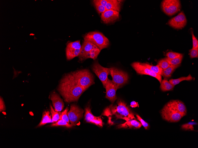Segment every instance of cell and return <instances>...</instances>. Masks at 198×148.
I'll return each mask as SVG.
<instances>
[{
    "label": "cell",
    "mask_w": 198,
    "mask_h": 148,
    "mask_svg": "<svg viewBox=\"0 0 198 148\" xmlns=\"http://www.w3.org/2000/svg\"><path fill=\"white\" fill-rule=\"evenodd\" d=\"M190 56L191 58H198V49L192 48L189 50Z\"/></svg>",
    "instance_id": "obj_35"
},
{
    "label": "cell",
    "mask_w": 198,
    "mask_h": 148,
    "mask_svg": "<svg viewBox=\"0 0 198 148\" xmlns=\"http://www.w3.org/2000/svg\"><path fill=\"white\" fill-rule=\"evenodd\" d=\"M138 105V103L135 101H132L130 103V106L132 108H135Z\"/></svg>",
    "instance_id": "obj_40"
},
{
    "label": "cell",
    "mask_w": 198,
    "mask_h": 148,
    "mask_svg": "<svg viewBox=\"0 0 198 148\" xmlns=\"http://www.w3.org/2000/svg\"><path fill=\"white\" fill-rule=\"evenodd\" d=\"M96 1L102 6H106L109 0H95Z\"/></svg>",
    "instance_id": "obj_39"
},
{
    "label": "cell",
    "mask_w": 198,
    "mask_h": 148,
    "mask_svg": "<svg viewBox=\"0 0 198 148\" xmlns=\"http://www.w3.org/2000/svg\"><path fill=\"white\" fill-rule=\"evenodd\" d=\"M84 111L75 104H72L67 114L71 124L75 126L82 117Z\"/></svg>",
    "instance_id": "obj_12"
},
{
    "label": "cell",
    "mask_w": 198,
    "mask_h": 148,
    "mask_svg": "<svg viewBox=\"0 0 198 148\" xmlns=\"http://www.w3.org/2000/svg\"><path fill=\"white\" fill-rule=\"evenodd\" d=\"M106 115H114L116 119H121L126 121L136 119L134 114L126 103L121 100H119L117 104L113 106L111 105L106 109Z\"/></svg>",
    "instance_id": "obj_2"
},
{
    "label": "cell",
    "mask_w": 198,
    "mask_h": 148,
    "mask_svg": "<svg viewBox=\"0 0 198 148\" xmlns=\"http://www.w3.org/2000/svg\"><path fill=\"white\" fill-rule=\"evenodd\" d=\"M122 1L117 0H109L106 5V10H113L119 12Z\"/></svg>",
    "instance_id": "obj_19"
},
{
    "label": "cell",
    "mask_w": 198,
    "mask_h": 148,
    "mask_svg": "<svg viewBox=\"0 0 198 148\" xmlns=\"http://www.w3.org/2000/svg\"><path fill=\"white\" fill-rule=\"evenodd\" d=\"M92 2L94 5L99 14H101L106 10L105 6H102L96 2L95 0H93Z\"/></svg>",
    "instance_id": "obj_29"
},
{
    "label": "cell",
    "mask_w": 198,
    "mask_h": 148,
    "mask_svg": "<svg viewBox=\"0 0 198 148\" xmlns=\"http://www.w3.org/2000/svg\"><path fill=\"white\" fill-rule=\"evenodd\" d=\"M50 112L52 115V122H56L60 119L61 113L56 111L51 105H50Z\"/></svg>",
    "instance_id": "obj_27"
},
{
    "label": "cell",
    "mask_w": 198,
    "mask_h": 148,
    "mask_svg": "<svg viewBox=\"0 0 198 148\" xmlns=\"http://www.w3.org/2000/svg\"><path fill=\"white\" fill-rule=\"evenodd\" d=\"M96 116L93 115L91 113L89 105L87 106L85 108L84 119L85 121L88 123H91L92 120Z\"/></svg>",
    "instance_id": "obj_23"
},
{
    "label": "cell",
    "mask_w": 198,
    "mask_h": 148,
    "mask_svg": "<svg viewBox=\"0 0 198 148\" xmlns=\"http://www.w3.org/2000/svg\"><path fill=\"white\" fill-rule=\"evenodd\" d=\"M167 104L180 113L183 117L186 115L187 112L186 107L181 101L177 100H173L170 101Z\"/></svg>",
    "instance_id": "obj_17"
},
{
    "label": "cell",
    "mask_w": 198,
    "mask_h": 148,
    "mask_svg": "<svg viewBox=\"0 0 198 148\" xmlns=\"http://www.w3.org/2000/svg\"><path fill=\"white\" fill-rule=\"evenodd\" d=\"M92 69L101 82L105 87L108 79V76L110 74L109 68L104 67L101 66L98 61H96L92 65Z\"/></svg>",
    "instance_id": "obj_8"
},
{
    "label": "cell",
    "mask_w": 198,
    "mask_h": 148,
    "mask_svg": "<svg viewBox=\"0 0 198 148\" xmlns=\"http://www.w3.org/2000/svg\"><path fill=\"white\" fill-rule=\"evenodd\" d=\"M104 88L106 91V98L111 102L114 103L117 99L116 92L117 89L112 80L108 79Z\"/></svg>",
    "instance_id": "obj_15"
},
{
    "label": "cell",
    "mask_w": 198,
    "mask_h": 148,
    "mask_svg": "<svg viewBox=\"0 0 198 148\" xmlns=\"http://www.w3.org/2000/svg\"><path fill=\"white\" fill-rule=\"evenodd\" d=\"M68 110V108L67 107L66 109L61 113L60 119L63 120L69 123V120L68 116L67 113Z\"/></svg>",
    "instance_id": "obj_31"
},
{
    "label": "cell",
    "mask_w": 198,
    "mask_h": 148,
    "mask_svg": "<svg viewBox=\"0 0 198 148\" xmlns=\"http://www.w3.org/2000/svg\"><path fill=\"white\" fill-rule=\"evenodd\" d=\"M131 65L138 74L147 75L154 77L156 78L161 84L162 81L161 75L156 74L149 69L143 65L142 63L135 62L132 63Z\"/></svg>",
    "instance_id": "obj_11"
},
{
    "label": "cell",
    "mask_w": 198,
    "mask_h": 148,
    "mask_svg": "<svg viewBox=\"0 0 198 148\" xmlns=\"http://www.w3.org/2000/svg\"><path fill=\"white\" fill-rule=\"evenodd\" d=\"M161 8L164 12L169 16H172L178 12L181 8L178 0H164L161 3Z\"/></svg>",
    "instance_id": "obj_7"
},
{
    "label": "cell",
    "mask_w": 198,
    "mask_h": 148,
    "mask_svg": "<svg viewBox=\"0 0 198 148\" xmlns=\"http://www.w3.org/2000/svg\"><path fill=\"white\" fill-rule=\"evenodd\" d=\"M183 58V55H182L180 56L173 59H170L166 57L165 58V59L167 61L170 65H176L180 64Z\"/></svg>",
    "instance_id": "obj_26"
},
{
    "label": "cell",
    "mask_w": 198,
    "mask_h": 148,
    "mask_svg": "<svg viewBox=\"0 0 198 148\" xmlns=\"http://www.w3.org/2000/svg\"><path fill=\"white\" fill-rule=\"evenodd\" d=\"M119 17V12L113 10H107L101 14V18L105 24L114 22Z\"/></svg>",
    "instance_id": "obj_14"
},
{
    "label": "cell",
    "mask_w": 198,
    "mask_h": 148,
    "mask_svg": "<svg viewBox=\"0 0 198 148\" xmlns=\"http://www.w3.org/2000/svg\"><path fill=\"white\" fill-rule=\"evenodd\" d=\"M90 123L95 124L100 127H102L103 124L102 120L100 117L96 116L95 118L92 120Z\"/></svg>",
    "instance_id": "obj_34"
},
{
    "label": "cell",
    "mask_w": 198,
    "mask_h": 148,
    "mask_svg": "<svg viewBox=\"0 0 198 148\" xmlns=\"http://www.w3.org/2000/svg\"><path fill=\"white\" fill-rule=\"evenodd\" d=\"M5 110V107L4 102L2 98H0V111L1 112L4 111Z\"/></svg>",
    "instance_id": "obj_38"
},
{
    "label": "cell",
    "mask_w": 198,
    "mask_h": 148,
    "mask_svg": "<svg viewBox=\"0 0 198 148\" xmlns=\"http://www.w3.org/2000/svg\"><path fill=\"white\" fill-rule=\"evenodd\" d=\"M70 73L74 82L85 90L94 83V76L88 69L77 70Z\"/></svg>",
    "instance_id": "obj_3"
},
{
    "label": "cell",
    "mask_w": 198,
    "mask_h": 148,
    "mask_svg": "<svg viewBox=\"0 0 198 148\" xmlns=\"http://www.w3.org/2000/svg\"><path fill=\"white\" fill-rule=\"evenodd\" d=\"M142 64L156 74L162 76L163 70L158 65L156 66H153L146 63H142Z\"/></svg>",
    "instance_id": "obj_24"
},
{
    "label": "cell",
    "mask_w": 198,
    "mask_h": 148,
    "mask_svg": "<svg viewBox=\"0 0 198 148\" xmlns=\"http://www.w3.org/2000/svg\"><path fill=\"white\" fill-rule=\"evenodd\" d=\"M58 90L67 103L76 101L85 91L73 79L70 73L66 74L61 80Z\"/></svg>",
    "instance_id": "obj_1"
},
{
    "label": "cell",
    "mask_w": 198,
    "mask_h": 148,
    "mask_svg": "<svg viewBox=\"0 0 198 148\" xmlns=\"http://www.w3.org/2000/svg\"><path fill=\"white\" fill-rule=\"evenodd\" d=\"M187 23L186 16L182 11L177 15L170 19L168 22V24L175 29H179L184 27Z\"/></svg>",
    "instance_id": "obj_13"
},
{
    "label": "cell",
    "mask_w": 198,
    "mask_h": 148,
    "mask_svg": "<svg viewBox=\"0 0 198 148\" xmlns=\"http://www.w3.org/2000/svg\"><path fill=\"white\" fill-rule=\"evenodd\" d=\"M73 126L71 124H70L66 121L61 119H59L57 122L50 125V126L52 127L63 126L68 128L71 127Z\"/></svg>",
    "instance_id": "obj_28"
},
{
    "label": "cell",
    "mask_w": 198,
    "mask_h": 148,
    "mask_svg": "<svg viewBox=\"0 0 198 148\" xmlns=\"http://www.w3.org/2000/svg\"><path fill=\"white\" fill-rule=\"evenodd\" d=\"M182 55V54L178 53L169 52L167 53L166 56L169 58L173 59L178 57Z\"/></svg>",
    "instance_id": "obj_33"
},
{
    "label": "cell",
    "mask_w": 198,
    "mask_h": 148,
    "mask_svg": "<svg viewBox=\"0 0 198 148\" xmlns=\"http://www.w3.org/2000/svg\"><path fill=\"white\" fill-rule=\"evenodd\" d=\"M81 45L80 40L68 43L66 48V56L67 60H70L78 56L80 53Z\"/></svg>",
    "instance_id": "obj_10"
},
{
    "label": "cell",
    "mask_w": 198,
    "mask_h": 148,
    "mask_svg": "<svg viewBox=\"0 0 198 148\" xmlns=\"http://www.w3.org/2000/svg\"><path fill=\"white\" fill-rule=\"evenodd\" d=\"M193 79V77L190 74H189L188 76L186 77H182L179 78L175 79H171L169 80V82L174 86L178 84L180 82L184 80L190 81Z\"/></svg>",
    "instance_id": "obj_25"
},
{
    "label": "cell",
    "mask_w": 198,
    "mask_h": 148,
    "mask_svg": "<svg viewBox=\"0 0 198 148\" xmlns=\"http://www.w3.org/2000/svg\"><path fill=\"white\" fill-rule=\"evenodd\" d=\"M197 123L191 121L181 126V128L185 130L194 131V126L196 125Z\"/></svg>",
    "instance_id": "obj_30"
},
{
    "label": "cell",
    "mask_w": 198,
    "mask_h": 148,
    "mask_svg": "<svg viewBox=\"0 0 198 148\" xmlns=\"http://www.w3.org/2000/svg\"><path fill=\"white\" fill-rule=\"evenodd\" d=\"M136 116L137 119L140 122L142 125L144 127L145 129H147L149 126L148 123L143 120L138 115H136Z\"/></svg>",
    "instance_id": "obj_37"
},
{
    "label": "cell",
    "mask_w": 198,
    "mask_h": 148,
    "mask_svg": "<svg viewBox=\"0 0 198 148\" xmlns=\"http://www.w3.org/2000/svg\"><path fill=\"white\" fill-rule=\"evenodd\" d=\"M163 70L165 69L168 67L170 64L165 58L159 60L158 64Z\"/></svg>",
    "instance_id": "obj_32"
},
{
    "label": "cell",
    "mask_w": 198,
    "mask_h": 148,
    "mask_svg": "<svg viewBox=\"0 0 198 148\" xmlns=\"http://www.w3.org/2000/svg\"><path fill=\"white\" fill-rule=\"evenodd\" d=\"M50 99L56 111L60 112L63 110L64 107L63 102L57 93L53 92L50 95Z\"/></svg>",
    "instance_id": "obj_16"
},
{
    "label": "cell",
    "mask_w": 198,
    "mask_h": 148,
    "mask_svg": "<svg viewBox=\"0 0 198 148\" xmlns=\"http://www.w3.org/2000/svg\"><path fill=\"white\" fill-rule=\"evenodd\" d=\"M174 87V86L166 79H165L161 82L160 88L163 91H166L173 90Z\"/></svg>",
    "instance_id": "obj_22"
},
{
    "label": "cell",
    "mask_w": 198,
    "mask_h": 148,
    "mask_svg": "<svg viewBox=\"0 0 198 148\" xmlns=\"http://www.w3.org/2000/svg\"><path fill=\"white\" fill-rule=\"evenodd\" d=\"M180 65V64L176 65H170L167 68L163 70L162 76L165 78L170 77L173 72Z\"/></svg>",
    "instance_id": "obj_20"
},
{
    "label": "cell",
    "mask_w": 198,
    "mask_h": 148,
    "mask_svg": "<svg viewBox=\"0 0 198 148\" xmlns=\"http://www.w3.org/2000/svg\"><path fill=\"white\" fill-rule=\"evenodd\" d=\"M101 50L92 43L84 40L81 45L80 53L79 58L82 61L89 58L95 60L99 54Z\"/></svg>",
    "instance_id": "obj_4"
},
{
    "label": "cell",
    "mask_w": 198,
    "mask_h": 148,
    "mask_svg": "<svg viewBox=\"0 0 198 148\" xmlns=\"http://www.w3.org/2000/svg\"><path fill=\"white\" fill-rule=\"evenodd\" d=\"M161 113L162 118L170 122H177L183 117L181 115L166 104L162 110Z\"/></svg>",
    "instance_id": "obj_9"
},
{
    "label": "cell",
    "mask_w": 198,
    "mask_h": 148,
    "mask_svg": "<svg viewBox=\"0 0 198 148\" xmlns=\"http://www.w3.org/2000/svg\"><path fill=\"white\" fill-rule=\"evenodd\" d=\"M52 122V119L50 112L48 110L45 111L43 114L41 120L37 127L42 126L46 123Z\"/></svg>",
    "instance_id": "obj_21"
},
{
    "label": "cell",
    "mask_w": 198,
    "mask_h": 148,
    "mask_svg": "<svg viewBox=\"0 0 198 148\" xmlns=\"http://www.w3.org/2000/svg\"><path fill=\"white\" fill-rule=\"evenodd\" d=\"M110 69V74L112 79V82L117 89L127 83L129 76L128 74L116 68Z\"/></svg>",
    "instance_id": "obj_6"
},
{
    "label": "cell",
    "mask_w": 198,
    "mask_h": 148,
    "mask_svg": "<svg viewBox=\"0 0 198 148\" xmlns=\"http://www.w3.org/2000/svg\"><path fill=\"white\" fill-rule=\"evenodd\" d=\"M192 39L193 48H194L198 49V41L195 36L193 31H191Z\"/></svg>",
    "instance_id": "obj_36"
},
{
    "label": "cell",
    "mask_w": 198,
    "mask_h": 148,
    "mask_svg": "<svg viewBox=\"0 0 198 148\" xmlns=\"http://www.w3.org/2000/svg\"><path fill=\"white\" fill-rule=\"evenodd\" d=\"M141 123L135 119H130L126 121L124 123L119 124L117 126L118 128H140L142 126Z\"/></svg>",
    "instance_id": "obj_18"
},
{
    "label": "cell",
    "mask_w": 198,
    "mask_h": 148,
    "mask_svg": "<svg viewBox=\"0 0 198 148\" xmlns=\"http://www.w3.org/2000/svg\"><path fill=\"white\" fill-rule=\"evenodd\" d=\"M83 38L84 40L92 43L101 51L107 48L109 45L108 39L103 33L99 32H89L85 34Z\"/></svg>",
    "instance_id": "obj_5"
}]
</instances>
